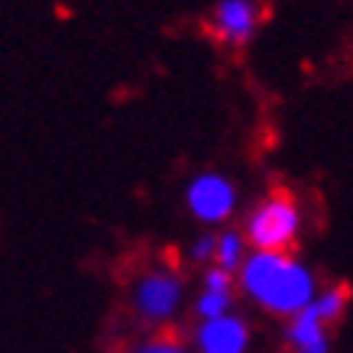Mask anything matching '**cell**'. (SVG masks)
<instances>
[{
    "instance_id": "8fae6325",
    "label": "cell",
    "mask_w": 353,
    "mask_h": 353,
    "mask_svg": "<svg viewBox=\"0 0 353 353\" xmlns=\"http://www.w3.org/2000/svg\"><path fill=\"white\" fill-rule=\"evenodd\" d=\"M211 256H214V240H211V236H201V240L194 243V259L204 263V259H211Z\"/></svg>"
},
{
    "instance_id": "3957f363",
    "label": "cell",
    "mask_w": 353,
    "mask_h": 353,
    "mask_svg": "<svg viewBox=\"0 0 353 353\" xmlns=\"http://www.w3.org/2000/svg\"><path fill=\"white\" fill-rule=\"evenodd\" d=\"M259 23H263L259 0H221L204 20V30L221 46H243L253 39Z\"/></svg>"
},
{
    "instance_id": "30bf717a",
    "label": "cell",
    "mask_w": 353,
    "mask_h": 353,
    "mask_svg": "<svg viewBox=\"0 0 353 353\" xmlns=\"http://www.w3.org/2000/svg\"><path fill=\"white\" fill-rule=\"evenodd\" d=\"M137 353H185V347L172 334H165V337H156V341H150V343H143Z\"/></svg>"
},
{
    "instance_id": "5b68a950",
    "label": "cell",
    "mask_w": 353,
    "mask_h": 353,
    "mask_svg": "<svg viewBox=\"0 0 353 353\" xmlns=\"http://www.w3.org/2000/svg\"><path fill=\"white\" fill-rule=\"evenodd\" d=\"M188 204L201 221H224L230 214V208H234V188L217 175H204L192 185Z\"/></svg>"
},
{
    "instance_id": "8992f818",
    "label": "cell",
    "mask_w": 353,
    "mask_h": 353,
    "mask_svg": "<svg viewBox=\"0 0 353 353\" xmlns=\"http://www.w3.org/2000/svg\"><path fill=\"white\" fill-rule=\"evenodd\" d=\"M246 324L240 318H211V321H204L201 334H198V347L201 353H243L246 350Z\"/></svg>"
},
{
    "instance_id": "52a82bcc",
    "label": "cell",
    "mask_w": 353,
    "mask_h": 353,
    "mask_svg": "<svg viewBox=\"0 0 353 353\" xmlns=\"http://www.w3.org/2000/svg\"><path fill=\"white\" fill-rule=\"evenodd\" d=\"M289 341L295 353H327V327L314 318L311 305L301 308L299 314H292Z\"/></svg>"
},
{
    "instance_id": "9c48e42d",
    "label": "cell",
    "mask_w": 353,
    "mask_h": 353,
    "mask_svg": "<svg viewBox=\"0 0 353 353\" xmlns=\"http://www.w3.org/2000/svg\"><path fill=\"white\" fill-rule=\"evenodd\" d=\"M240 256H243V240H240V234H224L221 240H214V256L211 259H217V269L234 272Z\"/></svg>"
},
{
    "instance_id": "7a4b0ae2",
    "label": "cell",
    "mask_w": 353,
    "mask_h": 353,
    "mask_svg": "<svg viewBox=\"0 0 353 353\" xmlns=\"http://www.w3.org/2000/svg\"><path fill=\"white\" fill-rule=\"evenodd\" d=\"M301 211L295 194L285 188H276L263 204L253 208L246 221V240L253 243L256 253H289L299 246Z\"/></svg>"
},
{
    "instance_id": "ba28073f",
    "label": "cell",
    "mask_w": 353,
    "mask_h": 353,
    "mask_svg": "<svg viewBox=\"0 0 353 353\" xmlns=\"http://www.w3.org/2000/svg\"><path fill=\"white\" fill-rule=\"evenodd\" d=\"M234 299V276L224 272V269H211L208 272V282H204V295L198 301V311L204 318H221L227 311V301Z\"/></svg>"
},
{
    "instance_id": "6da1fadb",
    "label": "cell",
    "mask_w": 353,
    "mask_h": 353,
    "mask_svg": "<svg viewBox=\"0 0 353 353\" xmlns=\"http://www.w3.org/2000/svg\"><path fill=\"white\" fill-rule=\"evenodd\" d=\"M243 289L272 314H299L311 305V272L289 253H256L243 266Z\"/></svg>"
},
{
    "instance_id": "277c9868",
    "label": "cell",
    "mask_w": 353,
    "mask_h": 353,
    "mask_svg": "<svg viewBox=\"0 0 353 353\" xmlns=\"http://www.w3.org/2000/svg\"><path fill=\"white\" fill-rule=\"evenodd\" d=\"M179 295H182V282L175 279V272H146L133 289V308L139 318L146 321H165L172 311L179 308Z\"/></svg>"
}]
</instances>
